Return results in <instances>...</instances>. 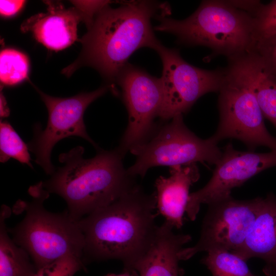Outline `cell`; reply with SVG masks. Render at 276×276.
Instances as JSON below:
<instances>
[{
    "label": "cell",
    "mask_w": 276,
    "mask_h": 276,
    "mask_svg": "<svg viewBox=\"0 0 276 276\" xmlns=\"http://www.w3.org/2000/svg\"><path fill=\"white\" fill-rule=\"evenodd\" d=\"M166 3L129 1L113 8L109 4L95 16L91 26L79 41L82 49L78 58L63 69L70 76L77 69L88 66L96 69L113 89L116 77L137 49H153L160 42L155 37L151 19L170 14Z\"/></svg>",
    "instance_id": "cell-1"
},
{
    "label": "cell",
    "mask_w": 276,
    "mask_h": 276,
    "mask_svg": "<svg viewBox=\"0 0 276 276\" xmlns=\"http://www.w3.org/2000/svg\"><path fill=\"white\" fill-rule=\"evenodd\" d=\"M155 192L136 185L109 205L78 220L84 238L83 261L117 259L124 271L134 266L148 249L157 225Z\"/></svg>",
    "instance_id": "cell-2"
},
{
    "label": "cell",
    "mask_w": 276,
    "mask_h": 276,
    "mask_svg": "<svg viewBox=\"0 0 276 276\" xmlns=\"http://www.w3.org/2000/svg\"><path fill=\"white\" fill-rule=\"evenodd\" d=\"M84 148H74L60 154L63 165L42 182L49 193L61 196L67 212L78 221L113 202L136 185L123 164L124 156L117 148L100 150L94 157L83 158Z\"/></svg>",
    "instance_id": "cell-3"
},
{
    "label": "cell",
    "mask_w": 276,
    "mask_h": 276,
    "mask_svg": "<svg viewBox=\"0 0 276 276\" xmlns=\"http://www.w3.org/2000/svg\"><path fill=\"white\" fill-rule=\"evenodd\" d=\"M155 18L159 24L154 30L174 35L179 44L209 48L212 56L233 58L252 50L256 43L252 16L228 1H203L182 20L162 14Z\"/></svg>",
    "instance_id": "cell-4"
},
{
    "label": "cell",
    "mask_w": 276,
    "mask_h": 276,
    "mask_svg": "<svg viewBox=\"0 0 276 276\" xmlns=\"http://www.w3.org/2000/svg\"><path fill=\"white\" fill-rule=\"evenodd\" d=\"M29 193L31 202H17L26 211L24 218L8 229L14 242L28 253L37 270L67 255L83 260L84 238L78 221L67 211L55 213L44 208L49 193L42 182L30 187Z\"/></svg>",
    "instance_id": "cell-5"
},
{
    "label": "cell",
    "mask_w": 276,
    "mask_h": 276,
    "mask_svg": "<svg viewBox=\"0 0 276 276\" xmlns=\"http://www.w3.org/2000/svg\"><path fill=\"white\" fill-rule=\"evenodd\" d=\"M136 156L127 170L131 176L143 177L149 169L157 166H185L200 162L216 165L222 150L211 137L202 139L185 125L182 114L177 115L154 131L144 143L129 150Z\"/></svg>",
    "instance_id": "cell-6"
},
{
    "label": "cell",
    "mask_w": 276,
    "mask_h": 276,
    "mask_svg": "<svg viewBox=\"0 0 276 276\" xmlns=\"http://www.w3.org/2000/svg\"><path fill=\"white\" fill-rule=\"evenodd\" d=\"M218 91L219 122L211 137L218 143L226 139H235L250 150L265 146L276 150V138L265 127L264 116L250 89L226 67Z\"/></svg>",
    "instance_id": "cell-7"
},
{
    "label": "cell",
    "mask_w": 276,
    "mask_h": 276,
    "mask_svg": "<svg viewBox=\"0 0 276 276\" xmlns=\"http://www.w3.org/2000/svg\"><path fill=\"white\" fill-rule=\"evenodd\" d=\"M162 60L160 78L163 101L158 117L169 120L188 112L203 95L218 92L226 74L225 68L202 69L189 63L175 49L163 45L160 42L154 48Z\"/></svg>",
    "instance_id": "cell-8"
},
{
    "label": "cell",
    "mask_w": 276,
    "mask_h": 276,
    "mask_svg": "<svg viewBox=\"0 0 276 276\" xmlns=\"http://www.w3.org/2000/svg\"><path fill=\"white\" fill-rule=\"evenodd\" d=\"M34 87L47 107L48 119L43 130L40 125H35L33 139L28 146L35 156L36 163L47 174L52 175L55 170L51 160V154L54 146L61 140L72 136H80L97 147L86 132L84 114L89 105L110 87L106 85L91 92L58 98L47 95Z\"/></svg>",
    "instance_id": "cell-9"
},
{
    "label": "cell",
    "mask_w": 276,
    "mask_h": 276,
    "mask_svg": "<svg viewBox=\"0 0 276 276\" xmlns=\"http://www.w3.org/2000/svg\"><path fill=\"white\" fill-rule=\"evenodd\" d=\"M262 198L237 200L231 196L208 204L197 243L182 248L179 260L201 251L223 249L234 251L244 243L258 214Z\"/></svg>",
    "instance_id": "cell-10"
},
{
    "label": "cell",
    "mask_w": 276,
    "mask_h": 276,
    "mask_svg": "<svg viewBox=\"0 0 276 276\" xmlns=\"http://www.w3.org/2000/svg\"><path fill=\"white\" fill-rule=\"evenodd\" d=\"M115 83L121 88L128 113V126L117 148L125 156L153 133L154 120L162 104V86L160 78L128 62L119 72Z\"/></svg>",
    "instance_id": "cell-11"
},
{
    "label": "cell",
    "mask_w": 276,
    "mask_h": 276,
    "mask_svg": "<svg viewBox=\"0 0 276 276\" xmlns=\"http://www.w3.org/2000/svg\"><path fill=\"white\" fill-rule=\"evenodd\" d=\"M212 176L201 189L190 194L186 212L195 220L201 204L208 205L231 196L233 189L266 169L276 166V150L266 153L240 151L227 144Z\"/></svg>",
    "instance_id": "cell-12"
},
{
    "label": "cell",
    "mask_w": 276,
    "mask_h": 276,
    "mask_svg": "<svg viewBox=\"0 0 276 276\" xmlns=\"http://www.w3.org/2000/svg\"><path fill=\"white\" fill-rule=\"evenodd\" d=\"M45 2L47 11L25 20L21 30L31 32L38 42L49 49L66 48L77 40V25L83 21L81 13L75 7L65 9L59 2Z\"/></svg>",
    "instance_id": "cell-13"
},
{
    "label": "cell",
    "mask_w": 276,
    "mask_h": 276,
    "mask_svg": "<svg viewBox=\"0 0 276 276\" xmlns=\"http://www.w3.org/2000/svg\"><path fill=\"white\" fill-rule=\"evenodd\" d=\"M228 61L226 68L250 89L264 117L276 128V77L254 49Z\"/></svg>",
    "instance_id": "cell-14"
},
{
    "label": "cell",
    "mask_w": 276,
    "mask_h": 276,
    "mask_svg": "<svg viewBox=\"0 0 276 276\" xmlns=\"http://www.w3.org/2000/svg\"><path fill=\"white\" fill-rule=\"evenodd\" d=\"M173 228L166 221L157 226L148 249L135 265L140 276H179L181 273L178 254L191 237L175 234Z\"/></svg>",
    "instance_id": "cell-15"
},
{
    "label": "cell",
    "mask_w": 276,
    "mask_h": 276,
    "mask_svg": "<svg viewBox=\"0 0 276 276\" xmlns=\"http://www.w3.org/2000/svg\"><path fill=\"white\" fill-rule=\"evenodd\" d=\"M170 176H159L155 181V195L158 214L174 227L183 225L191 186L199 178L196 164L170 167Z\"/></svg>",
    "instance_id": "cell-16"
},
{
    "label": "cell",
    "mask_w": 276,
    "mask_h": 276,
    "mask_svg": "<svg viewBox=\"0 0 276 276\" xmlns=\"http://www.w3.org/2000/svg\"><path fill=\"white\" fill-rule=\"evenodd\" d=\"M232 252L247 261L251 258L264 261V267L276 265V196L262 199L256 219L243 245Z\"/></svg>",
    "instance_id": "cell-17"
},
{
    "label": "cell",
    "mask_w": 276,
    "mask_h": 276,
    "mask_svg": "<svg viewBox=\"0 0 276 276\" xmlns=\"http://www.w3.org/2000/svg\"><path fill=\"white\" fill-rule=\"evenodd\" d=\"M10 208L2 205L0 212V276H33L37 271L28 253L9 235L5 223Z\"/></svg>",
    "instance_id": "cell-18"
},
{
    "label": "cell",
    "mask_w": 276,
    "mask_h": 276,
    "mask_svg": "<svg viewBox=\"0 0 276 276\" xmlns=\"http://www.w3.org/2000/svg\"><path fill=\"white\" fill-rule=\"evenodd\" d=\"M201 260L212 276H255L245 260L226 250L214 249L207 251Z\"/></svg>",
    "instance_id": "cell-19"
},
{
    "label": "cell",
    "mask_w": 276,
    "mask_h": 276,
    "mask_svg": "<svg viewBox=\"0 0 276 276\" xmlns=\"http://www.w3.org/2000/svg\"><path fill=\"white\" fill-rule=\"evenodd\" d=\"M27 145L11 125L7 121L0 123V161L6 163L13 158L33 168Z\"/></svg>",
    "instance_id": "cell-20"
},
{
    "label": "cell",
    "mask_w": 276,
    "mask_h": 276,
    "mask_svg": "<svg viewBox=\"0 0 276 276\" xmlns=\"http://www.w3.org/2000/svg\"><path fill=\"white\" fill-rule=\"evenodd\" d=\"M29 61L22 53L5 49L0 53V80L4 85H13L27 78Z\"/></svg>",
    "instance_id": "cell-21"
},
{
    "label": "cell",
    "mask_w": 276,
    "mask_h": 276,
    "mask_svg": "<svg viewBox=\"0 0 276 276\" xmlns=\"http://www.w3.org/2000/svg\"><path fill=\"white\" fill-rule=\"evenodd\" d=\"M252 17L256 41L276 35V0L261 4Z\"/></svg>",
    "instance_id": "cell-22"
},
{
    "label": "cell",
    "mask_w": 276,
    "mask_h": 276,
    "mask_svg": "<svg viewBox=\"0 0 276 276\" xmlns=\"http://www.w3.org/2000/svg\"><path fill=\"white\" fill-rule=\"evenodd\" d=\"M83 268L81 259L67 255L38 269L33 276H74Z\"/></svg>",
    "instance_id": "cell-23"
},
{
    "label": "cell",
    "mask_w": 276,
    "mask_h": 276,
    "mask_svg": "<svg viewBox=\"0 0 276 276\" xmlns=\"http://www.w3.org/2000/svg\"><path fill=\"white\" fill-rule=\"evenodd\" d=\"M253 49L276 77V35L256 41Z\"/></svg>",
    "instance_id": "cell-24"
},
{
    "label": "cell",
    "mask_w": 276,
    "mask_h": 276,
    "mask_svg": "<svg viewBox=\"0 0 276 276\" xmlns=\"http://www.w3.org/2000/svg\"><path fill=\"white\" fill-rule=\"evenodd\" d=\"M72 3L81 12L83 21L88 29L96 15L104 7L112 3L110 1H74Z\"/></svg>",
    "instance_id": "cell-25"
},
{
    "label": "cell",
    "mask_w": 276,
    "mask_h": 276,
    "mask_svg": "<svg viewBox=\"0 0 276 276\" xmlns=\"http://www.w3.org/2000/svg\"><path fill=\"white\" fill-rule=\"evenodd\" d=\"M25 1H0L1 15L10 16L16 13L23 7Z\"/></svg>",
    "instance_id": "cell-26"
},
{
    "label": "cell",
    "mask_w": 276,
    "mask_h": 276,
    "mask_svg": "<svg viewBox=\"0 0 276 276\" xmlns=\"http://www.w3.org/2000/svg\"><path fill=\"white\" fill-rule=\"evenodd\" d=\"M235 8L250 14L251 16L256 13L261 5L259 1H228Z\"/></svg>",
    "instance_id": "cell-27"
},
{
    "label": "cell",
    "mask_w": 276,
    "mask_h": 276,
    "mask_svg": "<svg viewBox=\"0 0 276 276\" xmlns=\"http://www.w3.org/2000/svg\"><path fill=\"white\" fill-rule=\"evenodd\" d=\"M0 108V114L1 118L7 117L9 115L10 111L7 106L6 100L2 93H1Z\"/></svg>",
    "instance_id": "cell-28"
},
{
    "label": "cell",
    "mask_w": 276,
    "mask_h": 276,
    "mask_svg": "<svg viewBox=\"0 0 276 276\" xmlns=\"http://www.w3.org/2000/svg\"><path fill=\"white\" fill-rule=\"evenodd\" d=\"M263 271L265 274L268 276H276V265L269 267H264Z\"/></svg>",
    "instance_id": "cell-29"
},
{
    "label": "cell",
    "mask_w": 276,
    "mask_h": 276,
    "mask_svg": "<svg viewBox=\"0 0 276 276\" xmlns=\"http://www.w3.org/2000/svg\"><path fill=\"white\" fill-rule=\"evenodd\" d=\"M104 276H133L131 273L124 271L123 273L120 274L108 273Z\"/></svg>",
    "instance_id": "cell-30"
}]
</instances>
